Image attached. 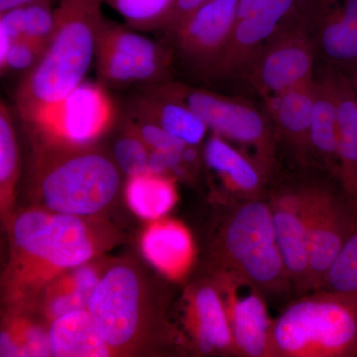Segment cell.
Returning <instances> with one entry per match:
<instances>
[{"instance_id":"6da1fadb","label":"cell","mask_w":357,"mask_h":357,"mask_svg":"<svg viewBox=\"0 0 357 357\" xmlns=\"http://www.w3.org/2000/svg\"><path fill=\"white\" fill-rule=\"evenodd\" d=\"M103 2L59 0L56 27L48 46L16 95L18 112L28 124L84 81L95 59Z\"/></svg>"},{"instance_id":"7a4b0ae2","label":"cell","mask_w":357,"mask_h":357,"mask_svg":"<svg viewBox=\"0 0 357 357\" xmlns=\"http://www.w3.org/2000/svg\"><path fill=\"white\" fill-rule=\"evenodd\" d=\"M84 218L38 208L16 215L13 279L20 295L36 294L58 274L98 255L100 241Z\"/></svg>"},{"instance_id":"3957f363","label":"cell","mask_w":357,"mask_h":357,"mask_svg":"<svg viewBox=\"0 0 357 357\" xmlns=\"http://www.w3.org/2000/svg\"><path fill=\"white\" fill-rule=\"evenodd\" d=\"M114 160L91 146L44 143L33 165V181L45 210L89 218L119 194L121 174Z\"/></svg>"},{"instance_id":"277c9868","label":"cell","mask_w":357,"mask_h":357,"mask_svg":"<svg viewBox=\"0 0 357 357\" xmlns=\"http://www.w3.org/2000/svg\"><path fill=\"white\" fill-rule=\"evenodd\" d=\"M357 356V294L319 289L272 324L268 357Z\"/></svg>"},{"instance_id":"5b68a950","label":"cell","mask_w":357,"mask_h":357,"mask_svg":"<svg viewBox=\"0 0 357 357\" xmlns=\"http://www.w3.org/2000/svg\"><path fill=\"white\" fill-rule=\"evenodd\" d=\"M218 271L232 272L265 295L293 290L277 244L271 208L261 198L241 199L223 223L215 243Z\"/></svg>"},{"instance_id":"8992f818","label":"cell","mask_w":357,"mask_h":357,"mask_svg":"<svg viewBox=\"0 0 357 357\" xmlns=\"http://www.w3.org/2000/svg\"><path fill=\"white\" fill-rule=\"evenodd\" d=\"M156 91L189 105L213 132L253 152V158L269 180L276 170L277 140L267 112L243 98L223 96L181 83L159 84Z\"/></svg>"},{"instance_id":"52a82bcc","label":"cell","mask_w":357,"mask_h":357,"mask_svg":"<svg viewBox=\"0 0 357 357\" xmlns=\"http://www.w3.org/2000/svg\"><path fill=\"white\" fill-rule=\"evenodd\" d=\"M88 311L114 354L139 345L146 326L144 283L135 267L117 263L103 272Z\"/></svg>"},{"instance_id":"ba28073f","label":"cell","mask_w":357,"mask_h":357,"mask_svg":"<svg viewBox=\"0 0 357 357\" xmlns=\"http://www.w3.org/2000/svg\"><path fill=\"white\" fill-rule=\"evenodd\" d=\"M98 79L110 86L163 84L172 64L171 51L152 40L103 17L96 33Z\"/></svg>"},{"instance_id":"9c48e42d","label":"cell","mask_w":357,"mask_h":357,"mask_svg":"<svg viewBox=\"0 0 357 357\" xmlns=\"http://www.w3.org/2000/svg\"><path fill=\"white\" fill-rule=\"evenodd\" d=\"M302 196L314 291L323 288L328 269L357 229V208L340 188L326 183H303Z\"/></svg>"},{"instance_id":"30bf717a","label":"cell","mask_w":357,"mask_h":357,"mask_svg":"<svg viewBox=\"0 0 357 357\" xmlns=\"http://www.w3.org/2000/svg\"><path fill=\"white\" fill-rule=\"evenodd\" d=\"M297 14L263 45L243 70L263 98L306 84L316 75L314 45Z\"/></svg>"},{"instance_id":"8fae6325","label":"cell","mask_w":357,"mask_h":357,"mask_svg":"<svg viewBox=\"0 0 357 357\" xmlns=\"http://www.w3.org/2000/svg\"><path fill=\"white\" fill-rule=\"evenodd\" d=\"M114 119V103L103 86L84 81L29 126L44 143L86 147L109 130Z\"/></svg>"},{"instance_id":"7c38bea8","label":"cell","mask_w":357,"mask_h":357,"mask_svg":"<svg viewBox=\"0 0 357 357\" xmlns=\"http://www.w3.org/2000/svg\"><path fill=\"white\" fill-rule=\"evenodd\" d=\"M303 0H239L234 31L210 76L243 74L253 56L299 11Z\"/></svg>"},{"instance_id":"4fadbf2b","label":"cell","mask_w":357,"mask_h":357,"mask_svg":"<svg viewBox=\"0 0 357 357\" xmlns=\"http://www.w3.org/2000/svg\"><path fill=\"white\" fill-rule=\"evenodd\" d=\"M297 16L326 67L357 68V0H303Z\"/></svg>"},{"instance_id":"5bb4252c","label":"cell","mask_w":357,"mask_h":357,"mask_svg":"<svg viewBox=\"0 0 357 357\" xmlns=\"http://www.w3.org/2000/svg\"><path fill=\"white\" fill-rule=\"evenodd\" d=\"M238 2L210 0L169 33L184 62L211 72L231 38Z\"/></svg>"},{"instance_id":"9a60e30c","label":"cell","mask_w":357,"mask_h":357,"mask_svg":"<svg viewBox=\"0 0 357 357\" xmlns=\"http://www.w3.org/2000/svg\"><path fill=\"white\" fill-rule=\"evenodd\" d=\"M237 356L268 357L272 324L264 294L232 272L218 271Z\"/></svg>"},{"instance_id":"2e32d148","label":"cell","mask_w":357,"mask_h":357,"mask_svg":"<svg viewBox=\"0 0 357 357\" xmlns=\"http://www.w3.org/2000/svg\"><path fill=\"white\" fill-rule=\"evenodd\" d=\"M268 203L271 208L277 244L293 290L298 296L305 295L312 289L302 184L284 185L275 190Z\"/></svg>"},{"instance_id":"e0dca14e","label":"cell","mask_w":357,"mask_h":357,"mask_svg":"<svg viewBox=\"0 0 357 357\" xmlns=\"http://www.w3.org/2000/svg\"><path fill=\"white\" fill-rule=\"evenodd\" d=\"M314 84V77L306 84L264 98V109L272 122L278 144H283L302 166H307L312 160Z\"/></svg>"},{"instance_id":"ac0fdd59","label":"cell","mask_w":357,"mask_h":357,"mask_svg":"<svg viewBox=\"0 0 357 357\" xmlns=\"http://www.w3.org/2000/svg\"><path fill=\"white\" fill-rule=\"evenodd\" d=\"M312 159L337 178L338 168V102L335 70L326 67L314 75L312 102Z\"/></svg>"},{"instance_id":"d6986e66","label":"cell","mask_w":357,"mask_h":357,"mask_svg":"<svg viewBox=\"0 0 357 357\" xmlns=\"http://www.w3.org/2000/svg\"><path fill=\"white\" fill-rule=\"evenodd\" d=\"M190 321L197 347L204 354H236L229 314L217 284L195 289L190 302Z\"/></svg>"},{"instance_id":"ffe728a7","label":"cell","mask_w":357,"mask_h":357,"mask_svg":"<svg viewBox=\"0 0 357 357\" xmlns=\"http://www.w3.org/2000/svg\"><path fill=\"white\" fill-rule=\"evenodd\" d=\"M204 158L211 170L222 178L227 189L241 199L261 198L268 178L252 156L244 154L213 132L206 141Z\"/></svg>"},{"instance_id":"44dd1931","label":"cell","mask_w":357,"mask_h":357,"mask_svg":"<svg viewBox=\"0 0 357 357\" xmlns=\"http://www.w3.org/2000/svg\"><path fill=\"white\" fill-rule=\"evenodd\" d=\"M103 272L91 261L66 270L45 284L35 295L39 307L49 325L69 312L88 309L91 294Z\"/></svg>"},{"instance_id":"7402d4cb","label":"cell","mask_w":357,"mask_h":357,"mask_svg":"<svg viewBox=\"0 0 357 357\" xmlns=\"http://www.w3.org/2000/svg\"><path fill=\"white\" fill-rule=\"evenodd\" d=\"M333 70L338 102L337 178L344 196L357 208V102L344 73Z\"/></svg>"},{"instance_id":"603a6c76","label":"cell","mask_w":357,"mask_h":357,"mask_svg":"<svg viewBox=\"0 0 357 357\" xmlns=\"http://www.w3.org/2000/svg\"><path fill=\"white\" fill-rule=\"evenodd\" d=\"M48 331L53 356L105 357L114 354L88 309L59 317L49 325Z\"/></svg>"},{"instance_id":"cb8c5ba5","label":"cell","mask_w":357,"mask_h":357,"mask_svg":"<svg viewBox=\"0 0 357 357\" xmlns=\"http://www.w3.org/2000/svg\"><path fill=\"white\" fill-rule=\"evenodd\" d=\"M134 112L156 122L167 132L191 146H199L210 129L189 105L157 91L156 96L139 100Z\"/></svg>"},{"instance_id":"d4e9b609","label":"cell","mask_w":357,"mask_h":357,"mask_svg":"<svg viewBox=\"0 0 357 357\" xmlns=\"http://www.w3.org/2000/svg\"><path fill=\"white\" fill-rule=\"evenodd\" d=\"M55 27L51 0H34L0 13V61L15 40L27 38L48 44Z\"/></svg>"},{"instance_id":"484cf974","label":"cell","mask_w":357,"mask_h":357,"mask_svg":"<svg viewBox=\"0 0 357 357\" xmlns=\"http://www.w3.org/2000/svg\"><path fill=\"white\" fill-rule=\"evenodd\" d=\"M142 250L147 259L162 272L178 275L191 259V239L187 230L178 223L158 222L145 232Z\"/></svg>"},{"instance_id":"4316f807","label":"cell","mask_w":357,"mask_h":357,"mask_svg":"<svg viewBox=\"0 0 357 357\" xmlns=\"http://www.w3.org/2000/svg\"><path fill=\"white\" fill-rule=\"evenodd\" d=\"M126 199L136 215L146 220H157L172 208L177 194L172 178L147 172L129 177Z\"/></svg>"},{"instance_id":"83f0119b","label":"cell","mask_w":357,"mask_h":357,"mask_svg":"<svg viewBox=\"0 0 357 357\" xmlns=\"http://www.w3.org/2000/svg\"><path fill=\"white\" fill-rule=\"evenodd\" d=\"M1 356H51L49 331L38 324L15 319L0 335Z\"/></svg>"},{"instance_id":"f1b7e54d","label":"cell","mask_w":357,"mask_h":357,"mask_svg":"<svg viewBox=\"0 0 357 357\" xmlns=\"http://www.w3.org/2000/svg\"><path fill=\"white\" fill-rule=\"evenodd\" d=\"M176 0H105L126 20L129 27L148 30L163 28Z\"/></svg>"},{"instance_id":"f546056e","label":"cell","mask_w":357,"mask_h":357,"mask_svg":"<svg viewBox=\"0 0 357 357\" xmlns=\"http://www.w3.org/2000/svg\"><path fill=\"white\" fill-rule=\"evenodd\" d=\"M18 151L13 119L6 105L0 107V187L2 199L13 194L17 178Z\"/></svg>"},{"instance_id":"4dcf8cb0","label":"cell","mask_w":357,"mask_h":357,"mask_svg":"<svg viewBox=\"0 0 357 357\" xmlns=\"http://www.w3.org/2000/svg\"><path fill=\"white\" fill-rule=\"evenodd\" d=\"M321 289L357 294V229L328 269Z\"/></svg>"},{"instance_id":"1f68e13d","label":"cell","mask_w":357,"mask_h":357,"mask_svg":"<svg viewBox=\"0 0 357 357\" xmlns=\"http://www.w3.org/2000/svg\"><path fill=\"white\" fill-rule=\"evenodd\" d=\"M150 152L144 141L129 126L128 132L115 143V163L128 177L142 175L148 172Z\"/></svg>"},{"instance_id":"d6a6232c","label":"cell","mask_w":357,"mask_h":357,"mask_svg":"<svg viewBox=\"0 0 357 357\" xmlns=\"http://www.w3.org/2000/svg\"><path fill=\"white\" fill-rule=\"evenodd\" d=\"M48 44L36 40L20 38L11 44L6 58L0 61L1 73L31 70L43 56Z\"/></svg>"},{"instance_id":"836d02e7","label":"cell","mask_w":357,"mask_h":357,"mask_svg":"<svg viewBox=\"0 0 357 357\" xmlns=\"http://www.w3.org/2000/svg\"><path fill=\"white\" fill-rule=\"evenodd\" d=\"M135 119L130 126L139 135L141 139L151 150L161 151H184L188 146L185 142L174 137L156 122L134 112Z\"/></svg>"},{"instance_id":"e575fe53","label":"cell","mask_w":357,"mask_h":357,"mask_svg":"<svg viewBox=\"0 0 357 357\" xmlns=\"http://www.w3.org/2000/svg\"><path fill=\"white\" fill-rule=\"evenodd\" d=\"M184 151H161L151 150L148 172L166 175L167 173H185L188 168L183 158Z\"/></svg>"},{"instance_id":"d590c367","label":"cell","mask_w":357,"mask_h":357,"mask_svg":"<svg viewBox=\"0 0 357 357\" xmlns=\"http://www.w3.org/2000/svg\"><path fill=\"white\" fill-rule=\"evenodd\" d=\"M208 1L210 0H176L175 6L162 29L165 30L168 34L172 32L183 21Z\"/></svg>"},{"instance_id":"8d00e7d4","label":"cell","mask_w":357,"mask_h":357,"mask_svg":"<svg viewBox=\"0 0 357 357\" xmlns=\"http://www.w3.org/2000/svg\"><path fill=\"white\" fill-rule=\"evenodd\" d=\"M34 0H0V13H6L9 9L14 7L23 6V4L29 3Z\"/></svg>"},{"instance_id":"74e56055","label":"cell","mask_w":357,"mask_h":357,"mask_svg":"<svg viewBox=\"0 0 357 357\" xmlns=\"http://www.w3.org/2000/svg\"><path fill=\"white\" fill-rule=\"evenodd\" d=\"M344 72V70H342ZM345 76L349 79V84H351L352 91H354V96H356L357 102V68L349 70H344Z\"/></svg>"}]
</instances>
